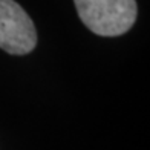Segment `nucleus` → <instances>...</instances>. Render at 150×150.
Here are the masks:
<instances>
[{
  "mask_svg": "<svg viewBox=\"0 0 150 150\" xmlns=\"http://www.w3.org/2000/svg\"><path fill=\"white\" fill-rule=\"evenodd\" d=\"M78 17L93 34L118 37L133 26L138 8L135 0H74Z\"/></svg>",
  "mask_w": 150,
  "mask_h": 150,
  "instance_id": "nucleus-1",
  "label": "nucleus"
},
{
  "mask_svg": "<svg viewBox=\"0 0 150 150\" xmlns=\"http://www.w3.org/2000/svg\"><path fill=\"white\" fill-rule=\"evenodd\" d=\"M35 45L37 31L26 11L14 0H0V49L26 55Z\"/></svg>",
  "mask_w": 150,
  "mask_h": 150,
  "instance_id": "nucleus-2",
  "label": "nucleus"
}]
</instances>
